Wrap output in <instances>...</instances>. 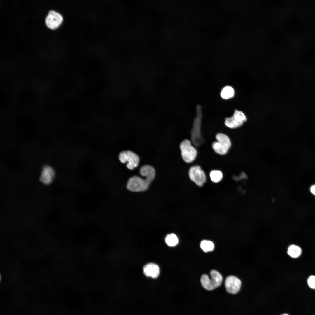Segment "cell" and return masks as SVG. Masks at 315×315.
Segmentation results:
<instances>
[{"label":"cell","instance_id":"1","mask_svg":"<svg viewBox=\"0 0 315 315\" xmlns=\"http://www.w3.org/2000/svg\"><path fill=\"white\" fill-rule=\"evenodd\" d=\"M216 141L213 142L212 147L214 152L221 155H224L228 152L231 146V140L226 134L217 133L215 136Z\"/></svg>","mask_w":315,"mask_h":315},{"label":"cell","instance_id":"2","mask_svg":"<svg viewBox=\"0 0 315 315\" xmlns=\"http://www.w3.org/2000/svg\"><path fill=\"white\" fill-rule=\"evenodd\" d=\"M211 278L206 274H203L201 278V282L203 287L208 290H212L219 287L221 284L223 278L221 274L217 271L213 270L210 273Z\"/></svg>","mask_w":315,"mask_h":315},{"label":"cell","instance_id":"3","mask_svg":"<svg viewBox=\"0 0 315 315\" xmlns=\"http://www.w3.org/2000/svg\"><path fill=\"white\" fill-rule=\"evenodd\" d=\"M182 159L186 163H189L193 162L196 158L197 152L188 139L183 140L179 146Z\"/></svg>","mask_w":315,"mask_h":315},{"label":"cell","instance_id":"4","mask_svg":"<svg viewBox=\"0 0 315 315\" xmlns=\"http://www.w3.org/2000/svg\"><path fill=\"white\" fill-rule=\"evenodd\" d=\"M151 182V181L146 178L144 179L135 176L129 179L127 187L128 190L131 191H143L148 189Z\"/></svg>","mask_w":315,"mask_h":315},{"label":"cell","instance_id":"5","mask_svg":"<svg viewBox=\"0 0 315 315\" xmlns=\"http://www.w3.org/2000/svg\"><path fill=\"white\" fill-rule=\"evenodd\" d=\"M118 157L121 162L127 163V167L130 170H133L137 167L139 164V159L138 156L131 151L121 152L119 154Z\"/></svg>","mask_w":315,"mask_h":315},{"label":"cell","instance_id":"6","mask_svg":"<svg viewBox=\"0 0 315 315\" xmlns=\"http://www.w3.org/2000/svg\"><path fill=\"white\" fill-rule=\"evenodd\" d=\"M189 176L190 179L199 187L202 186L206 181L205 174L198 165H193L190 168Z\"/></svg>","mask_w":315,"mask_h":315},{"label":"cell","instance_id":"7","mask_svg":"<svg viewBox=\"0 0 315 315\" xmlns=\"http://www.w3.org/2000/svg\"><path fill=\"white\" fill-rule=\"evenodd\" d=\"M241 286V281L235 276H228L225 279V287L226 290L229 293L232 294L237 293L240 290Z\"/></svg>","mask_w":315,"mask_h":315},{"label":"cell","instance_id":"8","mask_svg":"<svg viewBox=\"0 0 315 315\" xmlns=\"http://www.w3.org/2000/svg\"><path fill=\"white\" fill-rule=\"evenodd\" d=\"M63 20L62 16L60 13L51 10L48 13L45 22L48 27L53 29L58 27L61 24Z\"/></svg>","mask_w":315,"mask_h":315},{"label":"cell","instance_id":"9","mask_svg":"<svg viewBox=\"0 0 315 315\" xmlns=\"http://www.w3.org/2000/svg\"><path fill=\"white\" fill-rule=\"evenodd\" d=\"M55 176V172L53 169L50 166L46 165L41 170L40 180L43 184L49 185L52 182Z\"/></svg>","mask_w":315,"mask_h":315},{"label":"cell","instance_id":"10","mask_svg":"<svg viewBox=\"0 0 315 315\" xmlns=\"http://www.w3.org/2000/svg\"><path fill=\"white\" fill-rule=\"evenodd\" d=\"M143 270L146 276L153 279L157 278L160 274L159 267L157 264L153 263H149L145 265Z\"/></svg>","mask_w":315,"mask_h":315},{"label":"cell","instance_id":"11","mask_svg":"<svg viewBox=\"0 0 315 315\" xmlns=\"http://www.w3.org/2000/svg\"><path fill=\"white\" fill-rule=\"evenodd\" d=\"M141 176L151 181L154 179L155 176L154 169L151 166L146 165L141 167L139 170Z\"/></svg>","mask_w":315,"mask_h":315},{"label":"cell","instance_id":"12","mask_svg":"<svg viewBox=\"0 0 315 315\" xmlns=\"http://www.w3.org/2000/svg\"><path fill=\"white\" fill-rule=\"evenodd\" d=\"M225 125L230 128H235L241 126L243 123L237 120L233 116L226 118L225 119Z\"/></svg>","mask_w":315,"mask_h":315},{"label":"cell","instance_id":"13","mask_svg":"<svg viewBox=\"0 0 315 315\" xmlns=\"http://www.w3.org/2000/svg\"><path fill=\"white\" fill-rule=\"evenodd\" d=\"M234 94L235 91L233 88L231 86H227L222 89L220 95L223 99H227L232 98Z\"/></svg>","mask_w":315,"mask_h":315},{"label":"cell","instance_id":"14","mask_svg":"<svg viewBox=\"0 0 315 315\" xmlns=\"http://www.w3.org/2000/svg\"><path fill=\"white\" fill-rule=\"evenodd\" d=\"M287 253L291 257L296 258L301 255L302 250L299 246L295 245H291L288 247Z\"/></svg>","mask_w":315,"mask_h":315},{"label":"cell","instance_id":"15","mask_svg":"<svg viewBox=\"0 0 315 315\" xmlns=\"http://www.w3.org/2000/svg\"><path fill=\"white\" fill-rule=\"evenodd\" d=\"M165 241L169 246L173 247L177 244L178 240L177 237L175 234L171 233L166 235L165 238Z\"/></svg>","mask_w":315,"mask_h":315},{"label":"cell","instance_id":"16","mask_svg":"<svg viewBox=\"0 0 315 315\" xmlns=\"http://www.w3.org/2000/svg\"><path fill=\"white\" fill-rule=\"evenodd\" d=\"M209 176L212 181L217 183L221 180L223 177V174L221 171L219 170H214L211 171L209 174Z\"/></svg>","mask_w":315,"mask_h":315},{"label":"cell","instance_id":"17","mask_svg":"<svg viewBox=\"0 0 315 315\" xmlns=\"http://www.w3.org/2000/svg\"><path fill=\"white\" fill-rule=\"evenodd\" d=\"M201 249L205 252L212 251L214 248V244L211 241L204 240L200 243Z\"/></svg>","mask_w":315,"mask_h":315},{"label":"cell","instance_id":"18","mask_svg":"<svg viewBox=\"0 0 315 315\" xmlns=\"http://www.w3.org/2000/svg\"><path fill=\"white\" fill-rule=\"evenodd\" d=\"M233 116L238 121L243 123L247 120V118L242 111L237 110H235Z\"/></svg>","mask_w":315,"mask_h":315},{"label":"cell","instance_id":"19","mask_svg":"<svg viewBox=\"0 0 315 315\" xmlns=\"http://www.w3.org/2000/svg\"><path fill=\"white\" fill-rule=\"evenodd\" d=\"M307 282L310 288L315 289V276H310L308 279Z\"/></svg>","mask_w":315,"mask_h":315},{"label":"cell","instance_id":"20","mask_svg":"<svg viewBox=\"0 0 315 315\" xmlns=\"http://www.w3.org/2000/svg\"><path fill=\"white\" fill-rule=\"evenodd\" d=\"M310 190L311 193L315 195V184L311 186Z\"/></svg>","mask_w":315,"mask_h":315},{"label":"cell","instance_id":"21","mask_svg":"<svg viewBox=\"0 0 315 315\" xmlns=\"http://www.w3.org/2000/svg\"><path fill=\"white\" fill-rule=\"evenodd\" d=\"M282 315H288L287 314H283Z\"/></svg>","mask_w":315,"mask_h":315}]
</instances>
